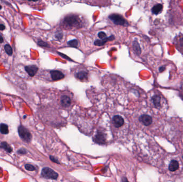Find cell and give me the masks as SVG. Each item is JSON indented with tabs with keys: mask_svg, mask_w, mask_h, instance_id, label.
I'll return each instance as SVG.
<instances>
[{
	"mask_svg": "<svg viewBox=\"0 0 183 182\" xmlns=\"http://www.w3.org/2000/svg\"><path fill=\"white\" fill-rule=\"evenodd\" d=\"M109 18L117 25L128 26L129 25L128 21L123 17V16L118 14H111L109 16Z\"/></svg>",
	"mask_w": 183,
	"mask_h": 182,
	"instance_id": "obj_1",
	"label": "cell"
},
{
	"mask_svg": "<svg viewBox=\"0 0 183 182\" xmlns=\"http://www.w3.org/2000/svg\"><path fill=\"white\" fill-rule=\"evenodd\" d=\"M41 175L44 178L50 179H57L58 177V174L56 172L49 167H45L42 169Z\"/></svg>",
	"mask_w": 183,
	"mask_h": 182,
	"instance_id": "obj_2",
	"label": "cell"
},
{
	"mask_svg": "<svg viewBox=\"0 0 183 182\" xmlns=\"http://www.w3.org/2000/svg\"><path fill=\"white\" fill-rule=\"evenodd\" d=\"M18 133L20 137L24 141L30 142L32 139V135L29 130L23 126H20L18 128Z\"/></svg>",
	"mask_w": 183,
	"mask_h": 182,
	"instance_id": "obj_3",
	"label": "cell"
},
{
	"mask_svg": "<svg viewBox=\"0 0 183 182\" xmlns=\"http://www.w3.org/2000/svg\"><path fill=\"white\" fill-rule=\"evenodd\" d=\"M79 19L78 17L75 15H69L65 17L64 19V23L66 26L70 27L76 26L79 24Z\"/></svg>",
	"mask_w": 183,
	"mask_h": 182,
	"instance_id": "obj_4",
	"label": "cell"
},
{
	"mask_svg": "<svg viewBox=\"0 0 183 182\" xmlns=\"http://www.w3.org/2000/svg\"><path fill=\"white\" fill-rule=\"evenodd\" d=\"M94 142L99 145H104L106 143V135L100 131H98L93 138Z\"/></svg>",
	"mask_w": 183,
	"mask_h": 182,
	"instance_id": "obj_5",
	"label": "cell"
},
{
	"mask_svg": "<svg viewBox=\"0 0 183 182\" xmlns=\"http://www.w3.org/2000/svg\"><path fill=\"white\" fill-rule=\"evenodd\" d=\"M124 120L121 116L116 115L113 118V124L115 127L120 128L124 125Z\"/></svg>",
	"mask_w": 183,
	"mask_h": 182,
	"instance_id": "obj_6",
	"label": "cell"
},
{
	"mask_svg": "<svg viewBox=\"0 0 183 182\" xmlns=\"http://www.w3.org/2000/svg\"><path fill=\"white\" fill-rule=\"evenodd\" d=\"M139 120L145 126H150L153 122L152 118L150 116L146 114L141 115L139 118Z\"/></svg>",
	"mask_w": 183,
	"mask_h": 182,
	"instance_id": "obj_7",
	"label": "cell"
},
{
	"mask_svg": "<svg viewBox=\"0 0 183 182\" xmlns=\"http://www.w3.org/2000/svg\"><path fill=\"white\" fill-rule=\"evenodd\" d=\"M50 75L52 79L54 81H58L64 78V74L61 72L57 70H53L50 71Z\"/></svg>",
	"mask_w": 183,
	"mask_h": 182,
	"instance_id": "obj_8",
	"label": "cell"
},
{
	"mask_svg": "<svg viewBox=\"0 0 183 182\" xmlns=\"http://www.w3.org/2000/svg\"><path fill=\"white\" fill-rule=\"evenodd\" d=\"M25 69L30 76H34L38 71V67L35 65H28L25 67Z\"/></svg>",
	"mask_w": 183,
	"mask_h": 182,
	"instance_id": "obj_9",
	"label": "cell"
},
{
	"mask_svg": "<svg viewBox=\"0 0 183 182\" xmlns=\"http://www.w3.org/2000/svg\"><path fill=\"white\" fill-rule=\"evenodd\" d=\"M175 44L177 49L183 54V36H179L178 38H176Z\"/></svg>",
	"mask_w": 183,
	"mask_h": 182,
	"instance_id": "obj_10",
	"label": "cell"
},
{
	"mask_svg": "<svg viewBox=\"0 0 183 182\" xmlns=\"http://www.w3.org/2000/svg\"><path fill=\"white\" fill-rule=\"evenodd\" d=\"M71 103V100L69 96L67 95H63L61 97V104L63 107H68Z\"/></svg>",
	"mask_w": 183,
	"mask_h": 182,
	"instance_id": "obj_11",
	"label": "cell"
},
{
	"mask_svg": "<svg viewBox=\"0 0 183 182\" xmlns=\"http://www.w3.org/2000/svg\"><path fill=\"white\" fill-rule=\"evenodd\" d=\"M115 39V36L114 35H111L109 37L106 38L102 40H96L94 42V44L96 46H102L104 44L108 42V41H111Z\"/></svg>",
	"mask_w": 183,
	"mask_h": 182,
	"instance_id": "obj_12",
	"label": "cell"
},
{
	"mask_svg": "<svg viewBox=\"0 0 183 182\" xmlns=\"http://www.w3.org/2000/svg\"><path fill=\"white\" fill-rule=\"evenodd\" d=\"M178 162L175 160H172L169 165V170L170 171H175L179 168Z\"/></svg>",
	"mask_w": 183,
	"mask_h": 182,
	"instance_id": "obj_13",
	"label": "cell"
},
{
	"mask_svg": "<svg viewBox=\"0 0 183 182\" xmlns=\"http://www.w3.org/2000/svg\"><path fill=\"white\" fill-rule=\"evenodd\" d=\"M163 6L161 4H157L154 6L152 9V12L153 14H158L162 11Z\"/></svg>",
	"mask_w": 183,
	"mask_h": 182,
	"instance_id": "obj_14",
	"label": "cell"
},
{
	"mask_svg": "<svg viewBox=\"0 0 183 182\" xmlns=\"http://www.w3.org/2000/svg\"><path fill=\"white\" fill-rule=\"evenodd\" d=\"M75 76L77 79L80 80H84L87 79L88 73L86 71H80L75 74Z\"/></svg>",
	"mask_w": 183,
	"mask_h": 182,
	"instance_id": "obj_15",
	"label": "cell"
},
{
	"mask_svg": "<svg viewBox=\"0 0 183 182\" xmlns=\"http://www.w3.org/2000/svg\"><path fill=\"white\" fill-rule=\"evenodd\" d=\"M152 100L156 107H160L161 106V97L159 95L154 96L152 98Z\"/></svg>",
	"mask_w": 183,
	"mask_h": 182,
	"instance_id": "obj_16",
	"label": "cell"
},
{
	"mask_svg": "<svg viewBox=\"0 0 183 182\" xmlns=\"http://www.w3.org/2000/svg\"><path fill=\"white\" fill-rule=\"evenodd\" d=\"M0 148L4 149L5 151L8 153H11L13 151V149H12L11 147L6 142H2L0 144Z\"/></svg>",
	"mask_w": 183,
	"mask_h": 182,
	"instance_id": "obj_17",
	"label": "cell"
},
{
	"mask_svg": "<svg viewBox=\"0 0 183 182\" xmlns=\"http://www.w3.org/2000/svg\"><path fill=\"white\" fill-rule=\"evenodd\" d=\"M133 48L136 55H139L140 54L141 50L139 44V43L136 41H135L133 42Z\"/></svg>",
	"mask_w": 183,
	"mask_h": 182,
	"instance_id": "obj_18",
	"label": "cell"
},
{
	"mask_svg": "<svg viewBox=\"0 0 183 182\" xmlns=\"http://www.w3.org/2000/svg\"><path fill=\"white\" fill-rule=\"evenodd\" d=\"M0 132L4 135L8 134L9 133V128L8 125L4 124V123L0 124Z\"/></svg>",
	"mask_w": 183,
	"mask_h": 182,
	"instance_id": "obj_19",
	"label": "cell"
},
{
	"mask_svg": "<svg viewBox=\"0 0 183 182\" xmlns=\"http://www.w3.org/2000/svg\"><path fill=\"white\" fill-rule=\"evenodd\" d=\"M68 44L71 47L76 48L78 45V41L75 39L70 40L68 42Z\"/></svg>",
	"mask_w": 183,
	"mask_h": 182,
	"instance_id": "obj_20",
	"label": "cell"
},
{
	"mask_svg": "<svg viewBox=\"0 0 183 182\" xmlns=\"http://www.w3.org/2000/svg\"><path fill=\"white\" fill-rule=\"evenodd\" d=\"M4 49H5V50H6V53L9 56H11L12 55H13V49H12L11 47L9 44L5 45Z\"/></svg>",
	"mask_w": 183,
	"mask_h": 182,
	"instance_id": "obj_21",
	"label": "cell"
},
{
	"mask_svg": "<svg viewBox=\"0 0 183 182\" xmlns=\"http://www.w3.org/2000/svg\"><path fill=\"white\" fill-rule=\"evenodd\" d=\"M25 168L28 171H34L35 170V167L30 164H26L25 166Z\"/></svg>",
	"mask_w": 183,
	"mask_h": 182,
	"instance_id": "obj_22",
	"label": "cell"
},
{
	"mask_svg": "<svg viewBox=\"0 0 183 182\" xmlns=\"http://www.w3.org/2000/svg\"><path fill=\"white\" fill-rule=\"evenodd\" d=\"M38 44L39 46H41V47H48V44H47V43L45 42H44V41L42 40L39 41L38 42Z\"/></svg>",
	"mask_w": 183,
	"mask_h": 182,
	"instance_id": "obj_23",
	"label": "cell"
},
{
	"mask_svg": "<svg viewBox=\"0 0 183 182\" xmlns=\"http://www.w3.org/2000/svg\"><path fill=\"white\" fill-rule=\"evenodd\" d=\"M98 37L100 38H101V40H102L107 38V35L103 31H100V32L98 33Z\"/></svg>",
	"mask_w": 183,
	"mask_h": 182,
	"instance_id": "obj_24",
	"label": "cell"
},
{
	"mask_svg": "<svg viewBox=\"0 0 183 182\" xmlns=\"http://www.w3.org/2000/svg\"><path fill=\"white\" fill-rule=\"evenodd\" d=\"M49 159L50 160L52 161V162H54V163H57V164H60V162L58 161V160L55 157H54V156H49Z\"/></svg>",
	"mask_w": 183,
	"mask_h": 182,
	"instance_id": "obj_25",
	"label": "cell"
},
{
	"mask_svg": "<svg viewBox=\"0 0 183 182\" xmlns=\"http://www.w3.org/2000/svg\"><path fill=\"white\" fill-rule=\"evenodd\" d=\"M17 152L19 154H25L27 153V151L24 149H20L18 150Z\"/></svg>",
	"mask_w": 183,
	"mask_h": 182,
	"instance_id": "obj_26",
	"label": "cell"
},
{
	"mask_svg": "<svg viewBox=\"0 0 183 182\" xmlns=\"http://www.w3.org/2000/svg\"><path fill=\"white\" fill-rule=\"evenodd\" d=\"M55 36H56V38H58V39H61V38H62L63 34L62 33H58L57 34L55 35Z\"/></svg>",
	"mask_w": 183,
	"mask_h": 182,
	"instance_id": "obj_27",
	"label": "cell"
},
{
	"mask_svg": "<svg viewBox=\"0 0 183 182\" xmlns=\"http://www.w3.org/2000/svg\"><path fill=\"white\" fill-rule=\"evenodd\" d=\"M165 69V66H161V67H160L159 69V72H163V71H164V70Z\"/></svg>",
	"mask_w": 183,
	"mask_h": 182,
	"instance_id": "obj_28",
	"label": "cell"
},
{
	"mask_svg": "<svg viewBox=\"0 0 183 182\" xmlns=\"http://www.w3.org/2000/svg\"><path fill=\"white\" fill-rule=\"evenodd\" d=\"M5 28H6V27H5L4 25L0 24V30L3 31L5 30Z\"/></svg>",
	"mask_w": 183,
	"mask_h": 182,
	"instance_id": "obj_29",
	"label": "cell"
},
{
	"mask_svg": "<svg viewBox=\"0 0 183 182\" xmlns=\"http://www.w3.org/2000/svg\"><path fill=\"white\" fill-rule=\"evenodd\" d=\"M122 182H129L126 177H123L122 179Z\"/></svg>",
	"mask_w": 183,
	"mask_h": 182,
	"instance_id": "obj_30",
	"label": "cell"
},
{
	"mask_svg": "<svg viewBox=\"0 0 183 182\" xmlns=\"http://www.w3.org/2000/svg\"><path fill=\"white\" fill-rule=\"evenodd\" d=\"M3 42V38L2 36L0 35V43H2Z\"/></svg>",
	"mask_w": 183,
	"mask_h": 182,
	"instance_id": "obj_31",
	"label": "cell"
},
{
	"mask_svg": "<svg viewBox=\"0 0 183 182\" xmlns=\"http://www.w3.org/2000/svg\"><path fill=\"white\" fill-rule=\"evenodd\" d=\"M2 9V6H1V5H0V10H1Z\"/></svg>",
	"mask_w": 183,
	"mask_h": 182,
	"instance_id": "obj_32",
	"label": "cell"
},
{
	"mask_svg": "<svg viewBox=\"0 0 183 182\" xmlns=\"http://www.w3.org/2000/svg\"></svg>",
	"mask_w": 183,
	"mask_h": 182,
	"instance_id": "obj_33",
	"label": "cell"
}]
</instances>
